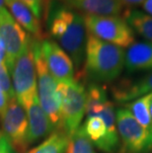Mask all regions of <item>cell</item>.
<instances>
[{"instance_id": "cell-1", "label": "cell", "mask_w": 152, "mask_h": 153, "mask_svg": "<svg viewBox=\"0 0 152 153\" xmlns=\"http://www.w3.org/2000/svg\"><path fill=\"white\" fill-rule=\"evenodd\" d=\"M50 32L72 60L78 78L85 59L88 37L83 15L66 6L59 8L50 19Z\"/></svg>"}, {"instance_id": "cell-2", "label": "cell", "mask_w": 152, "mask_h": 153, "mask_svg": "<svg viewBox=\"0 0 152 153\" xmlns=\"http://www.w3.org/2000/svg\"><path fill=\"white\" fill-rule=\"evenodd\" d=\"M125 56L122 48L88 34L83 68L76 80L85 77L96 84L113 82L124 70Z\"/></svg>"}, {"instance_id": "cell-3", "label": "cell", "mask_w": 152, "mask_h": 153, "mask_svg": "<svg viewBox=\"0 0 152 153\" xmlns=\"http://www.w3.org/2000/svg\"><path fill=\"white\" fill-rule=\"evenodd\" d=\"M36 72H37V92L39 102L44 114L50 119L54 128L60 129V102L57 94V81L53 77L46 64L40 48V40H31Z\"/></svg>"}, {"instance_id": "cell-4", "label": "cell", "mask_w": 152, "mask_h": 153, "mask_svg": "<svg viewBox=\"0 0 152 153\" xmlns=\"http://www.w3.org/2000/svg\"><path fill=\"white\" fill-rule=\"evenodd\" d=\"M60 102V129L71 136L80 128L86 114V89L79 80L70 84H57Z\"/></svg>"}, {"instance_id": "cell-5", "label": "cell", "mask_w": 152, "mask_h": 153, "mask_svg": "<svg viewBox=\"0 0 152 153\" xmlns=\"http://www.w3.org/2000/svg\"><path fill=\"white\" fill-rule=\"evenodd\" d=\"M87 33L121 48L134 43V32L124 18L119 16L83 14Z\"/></svg>"}, {"instance_id": "cell-6", "label": "cell", "mask_w": 152, "mask_h": 153, "mask_svg": "<svg viewBox=\"0 0 152 153\" xmlns=\"http://www.w3.org/2000/svg\"><path fill=\"white\" fill-rule=\"evenodd\" d=\"M116 123L121 141L119 153H150L152 135L138 123L125 108L116 111Z\"/></svg>"}, {"instance_id": "cell-7", "label": "cell", "mask_w": 152, "mask_h": 153, "mask_svg": "<svg viewBox=\"0 0 152 153\" xmlns=\"http://www.w3.org/2000/svg\"><path fill=\"white\" fill-rule=\"evenodd\" d=\"M31 40L24 53L16 59L10 72L16 99L25 109L38 96L37 72Z\"/></svg>"}, {"instance_id": "cell-8", "label": "cell", "mask_w": 152, "mask_h": 153, "mask_svg": "<svg viewBox=\"0 0 152 153\" xmlns=\"http://www.w3.org/2000/svg\"><path fill=\"white\" fill-rule=\"evenodd\" d=\"M2 132L16 153H25L28 143V117L23 106L14 98L7 104L5 114L0 120Z\"/></svg>"}, {"instance_id": "cell-9", "label": "cell", "mask_w": 152, "mask_h": 153, "mask_svg": "<svg viewBox=\"0 0 152 153\" xmlns=\"http://www.w3.org/2000/svg\"><path fill=\"white\" fill-rule=\"evenodd\" d=\"M0 37L6 48V65L11 72L16 59L30 44L31 37L5 7L0 8Z\"/></svg>"}, {"instance_id": "cell-10", "label": "cell", "mask_w": 152, "mask_h": 153, "mask_svg": "<svg viewBox=\"0 0 152 153\" xmlns=\"http://www.w3.org/2000/svg\"><path fill=\"white\" fill-rule=\"evenodd\" d=\"M40 48L48 70L57 83L70 84L76 80L72 60L59 44L48 39H41Z\"/></svg>"}, {"instance_id": "cell-11", "label": "cell", "mask_w": 152, "mask_h": 153, "mask_svg": "<svg viewBox=\"0 0 152 153\" xmlns=\"http://www.w3.org/2000/svg\"><path fill=\"white\" fill-rule=\"evenodd\" d=\"M152 93V70L135 79L119 81L112 88V95L118 103L127 104Z\"/></svg>"}, {"instance_id": "cell-12", "label": "cell", "mask_w": 152, "mask_h": 153, "mask_svg": "<svg viewBox=\"0 0 152 153\" xmlns=\"http://www.w3.org/2000/svg\"><path fill=\"white\" fill-rule=\"evenodd\" d=\"M28 117V143L29 145L37 143L54 131L50 119L44 114L39 102L38 96H36L31 104L25 109Z\"/></svg>"}, {"instance_id": "cell-13", "label": "cell", "mask_w": 152, "mask_h": 153, "mask_svg": "<svg viewBox=\"0 0 152 153\" xmlns=\"http://www.w3.org/2000/svg\"><path fill=\"white\" fill-rule=\"evenodd\" d=\"M125 68L129 73L152 70V43L134 42L128 48Z\"/></svg>"}, {"instance_id": "cell-14", "label": "cell", "mask_w": 152, "mask_h": 153, "mask_svg": "<svg viewBox=\"0 0 152 153\" xmlns=\"http://www.w3.org/2000/svg\"><path fill=\"white\" fill-rule=\"evenodd\" d=\"M66 7L79 10L84 14L119 16L124 10L118 0H60Z\"/></svg>"}, {"instance_id": "cell-15", "label": "cell", "mask_w": 152, "mask_h": 153, "mask_svg": "<svg viewBox=\"0 0 152 153\" xmlns=\"http://www.w3.org/2000/svg\"><path fill=\"white\" fill-rule=\"evenodd\" d=\"M5 4L13 18L19 23L21 27L26 29L29 33L33 34L36 39L41 40L43 32L40 20L33 14L30 9L20 0H5Z\"/></svg>"}, {"instance_id": "cell-16", "label": "cell", "mask_w": 152, "mask_h": 153, "mask_svg": "<svg viewBox=\"0 0 152 153\" xmlns=\"http://www.w3.org/2000/svg\"><path fill=\"white\" fill-rule=\"evenodd\" d=\"M124 19L131 30L147 42L152 43V16L144 11L129 9L125 11Z\"/></svg>"}, {"instance_id": "cell-17", "label": "cell", "mask_w": 152, "mask_h": 153, "mask_svg": "<svg viewBox=\"0 0 152 153\" xmlns=\"http://www.w3.org/2000/svg\"><path fill=\"white\" fill-rule=\"evenodd\" d=\"M150 94L125 104L124 106L131 113L133 118L137 120L142 128H144L145 131L152 135V118L149 112Z\"/></svg>"}, {"instance_id": "cell-18", "label": "cell", "mask_w": 152, "mask_h": 153, "mask_svg": "<svg viewBox=\"0 0 152 153\" xmlns=\"http://www.w3.org/2000/svg\"><path fill=\"white\" fill-rule=\"evenodd\" d=\"M69 136L62 129H56L44 140L28 153H66Z\"/></svg>"}, {"instance_id": "cell-19", "label": "cell", "mask_w": 152, "mask_h": 153, "mask_svg": "<svg viewBox=\"0 0 152 153\" xmlns=\"http://www.w3.org/2000/svg\"><path fill=\"white\" fill-rule=\"evenodd\" d=\"M82 128L93 145L104 151L107 138V128L104 120L99 117H87Z\"/></svg>"}, {"instance_id": "cell-20", "label": "cell", "mask_w": 152, "mask_h": 153, "mask_svg": "<svg viewBox=\"0 0 152 153\" xmlns=\"http://www.w3.org/2000/svg\"><path fill=\"white\" fill-rule=\"evenodd\" d=\"M66 153H96L93 143L87 137L82 126L69 136Z\"/></svg>"}, {"instance_id": "cell-21", "label": "cell", "mask_w": 152, "mask_h": 153, "mask_svg": "<svg viewBox=\"0 0 152 153\" xmlns=\"http://www.w3.org/2000/svg\"><path fill=\"white\" fill-rule=\"evenodd\" d=\"M0 88L4 93L7 102L16 98L12 80L10 78V72H9L5 62L0 64Z\"/></svg>"}, {"instance_id": "cell-22", "label": "cell", "mask_w": 152, "mask_h": 153, "mask_svg": "<svg viewBox=\"0 0 152 153\" xmlns=\"http://www.w3.org/2000/svg\"><path fill=\"white\" fill-rule=\"evenodd\" d=\"M20 1L23 2L33 12L37 19L40 20L44 13L50 10L53 0H20Z\"/></svg>"}, {"instance_id": "cell-23", "label": "cell", "mask_w": 152, "mask_h": 153, "mask_svg": "<svg viewBox=\"0 0 152 153\" xmlns=\"http://www.w3.org/2000/svg\"><path fill=\"white\" fill-rule=\"evenodd\" d=\"M0 153H16L2 131L0 132Z\"/></svg>"}, {"instance_id": "cell-24", "label": "cell", "mask_w": 152, "mask_h": 153, "mask_svg": "<svg viewBox=\"0 0 152 153\" xmlns=\"http://www.w3.org/2000/svg\"><path fill=\"white\" fill-rule=\"evenodd\" d=\"M122 5V7H134V6L142 5L146 0H118Z\"/></svg>"}, {"instance_id": "cell-25", "label": "cell", "mask_w": 152, "mask_h": 153, "mask_svg": "<svg viewBox=\"0 0 152 153\" xmlns=\"http://www.w3.org/2000/svg\"><path fill=\"white\" fill-rule=\"evenodd\" d=\"M7 100H6V97L4 95V93L2 92L1 88H0V120L3 118L5 114L6 108H7Z\"/></svg>"}, {"instance_id": "cell-26", "label": "cell", "mask_w": 152, "mask_h": 153, "mask_svg": "<svg viewBox=\"0 0 152 153\" xmlns=\"http://www.w3.org/2000/svg\"><path fill=\"white\" fill-rule=\"evenodd\" d=\"M3 62L6 63V48L2 38L0 37V64Z\"/></svg>"}, {"instance_id": "cell-27", "label": "cell", "mask_w": 152, "mask_h": 153, "mask_svg": "<svg viewBox=\"0 0 152 153\" xmlns=\"http://www.w3.org/2000/svg\"><path fill=\"white\" fill-rule=\"evenodd\" d=\"M144 9V12L152 16V0H146L143 4L141 5Z\"/></svg>"}, {"instance_id": "cell-28", "label": "cell", "mask_w": 152, "mask_h": 153, "mask_svg": "<svg viewBox=\"0 0 152 153\" xmlns=\"http://www.w3.org/2000/svg\"><path fill=\"white\" fill-rule=\"evenodd\" d=\"M149 112L152 118V93L150 94V100H149Z\"/></svg>"}, {"instance_id": "cell-29", "label": "cell", "mask_w": 152, "mask_h": 153, "mask_svg": "<svg viewBox=\"0 0 152 153\" xmlns=\"http://www.w3.org/2000/svg\"><path fill=\"white\" fill-rule=\"evenodd\" d=\"M4 5H5V0H0V8L4 7Z\"/></svg>"}, {"instance_id": "cell-30", "label": "cell", "mask_w": 152, "mask_h": 153, "mask_svg": "<svg viewBox=\"0 0 152 153\" xmlns=\"http://www.w3.org/2000/svg\"><path fill=\"white\" fill-rule=\"evenodd\" d=\"M1 131H0V132H1Z\"/></svg>"}]
</instances>
